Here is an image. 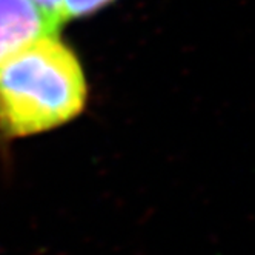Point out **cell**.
Masks as SVG:
<instances>
[{
    "label": "cell",
    "mask_w": 255,
    "mask_h": 255,
    "mask_svg": "<svg viewBox=\"0 0 255 255\" xmlns=\"http://www.w3.org/2000/svg\"><path fill=\"white\" fill-rule=\"evenodd\" d=\"M116 0H65L62 11V22L66 23L69 20L85 19L93 15L100 9L113 5Z\"/></svg>",
    "instance_id": "3"
},
{
    "label": "cell",
    "mask_w": 255,
    "mask_h": 255,
    "mask_svg": "<svg viewBox=\"0 0 255 255\" xmlns=\"http://www.w3.org/2000/svg\"><path fill=\"white\" fill-rule=\"evenodd\" d=\"M31 2H34L40 9H43L45 12L52 15L54 19H57L63 25V22H62V11H63L65 0H31Z\"/></svg>",
    "instance_id": "4"
},
{
    "label": "cell",
    "mask_w": 255,
    "mask_h": 255,
    "mask_svg": "<svg viewBox=\"0 0 255 255\" xmlns=\"http://www.w3.org/2000/svg\"><path fill=\"white\" fill-rule=\"evenodd\" d=\"M86 96L82 63L59 32L35 39L0 65V134L20 138L63 126Z\"/></svg>",
    "instance_id": "1"
},
{
    "label": "cell",
    "mask_w": 255,
    "mask_h": 255,
    "mask_svg": "<svg viewBox=\"0 0 255 255\" xmlns=\"http://www.w3.org/2000/svg\"><path fill=\"white\" fill-rule=\"evenodd\" d=\"M60 28L57 19L31 0H0V65L17 49Z\"/></svg>",
    "instance_id": "2"
}]
</instances>
